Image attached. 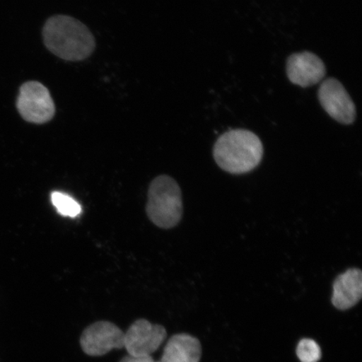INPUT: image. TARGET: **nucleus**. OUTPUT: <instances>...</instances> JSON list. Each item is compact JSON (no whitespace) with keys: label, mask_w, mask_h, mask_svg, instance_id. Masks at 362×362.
Here are the masks:
<instances>
[{"label":"nucleus","mask_w":362,"mask_h":362,"mask_svg":"<svg viewBox=\"0 0 362 362\" xmlns=\"http://www.w3.org/2000/svg\"><path fill=\"white\" fill-rule=\"evenodd\" d=\"M201 357L199 339L191 334H178L166 343L160 362H200Z\"/></svg>","instance_id":"9d476101"},{"label":"nucleus","mask_w":362,"mask_h":362,"mask_svg":"<svg viewBox=\"0 0 362 362\" xmlns=\"http://www.w3.org/2000/svg\"><path fill=\"white\" fill-rule=\"evenodd\" d=\"M296 353L301 362H318L321 358L320 347L311 339H303L298 343Z\"/></svg>","instance_id":"f8f14e48"},{"label":"nucleus","mask_w":362,"mask_h":362,"mask_svg":"<svg viewBox=\"0 0 362 362\" xmlns=\"http://www.w3.org/2000/svg\"><path fill=\"white\" fill-rule=\"evenodd\" d=\"M43 39L49 52L66 61H83L95 49V39L88 27L70 16L49 18L44 25Z\"/></svg>","instance_id":"f257e3e1"},{"label":"nucleus","mask_w":362,"mask_h":362,"mask_svg":"<svg viewBox=\"0 0 362 362\" xmlns=\"http://www.w3.org/2000/svg\"><path fill=\"white\" fill-rule=\"evenodd\" d=\"M362 296V273L350 269L339 274L333 284L332 302L339 310H346L358 304Z\"/></svg>","instance_id":"1a4fd4ad"},{"label":"nucleus","mask_w":362,"mask_h":362,"mask_svg":"<svg viewBox=\"0 0 362 362\" xmlns=\"http://www.w3.org/2000/svg\"><path fill=\"white\" fill-rule=\"evenodd\" d=\"M319 101L325 111L342 124H351L356 119V106L343 85L334 78L323 81L318 92Z\"/></svg>","instance_id":"0eeeda50"},{"label":"nucleus","mask_w":362,"mask_h":362,"mask_svg":"<svg viewBox=\"0 0 362 362\" xmlns=\"http://www.w3.org/2000/svg\"><path fill=\"white\" fill-rule=\"evenodd\" d=\"M16 107L23 119L35 124L48 123L56 112L49 90L35 81H27L21 86Z\"/></svg>","instance_id":"20e7f679"},{"label":"nucleus","mask_w":362,"mask_h":362,"mask_svg":"<svg viewBox=\"0 0 362 362\" xmlns=\"http://www.w3.org/2000/svg\"><path fill=\"white\" fill-rule=\"evenodd\" d=\"M167 338L166 329L160 325H153L147 320H136L124 333V346L129 356H151Z\"/></svg>","instance_id":"39448f33"},{"label":"nucleus","mask_w":362,"mask_h":362,"mask_svg":"<svg viewBox=\"0 0 362 362\" xmlns=\"http://www.w3.org/2000/svg\"><path fill=\"white\" fill-rule=\"evenodd\" d=\"M327 69L324 62L309 52L293 54L287 62V75L292 83L302 88L319 83L325 78Z\"/></svg>","instance_id":"6e6552de"},{"label":"nucleus","mask_w":362,"mask_h":362,"mask_svg":"<svg viewBox=\"0 0 362 362\" xmlns=\"http://www.w3.org/2000/svg\"><path fill=\"white\" fill-rule=\"evenodd\" d=\"M120 362H160L156 361L153 359L152 356L147 357H139V358H136V357L132 356H125L123 359L120 361Z\"/></svg>","instance_id":"ddd939ff"},{"label":"nucleus","mask_w":362,"mask_h":362,"mask_svg":"<svg viewBox=\"0 0 362 362\" xmlns=\"http://www.w3.org/2000/svg\"><path fill=\"white\" fill-rule=\"evenodd\" d=\"M51 199L58 214L63 216L75 218L83 211L80 203L71 197L70 194L62 192H53Z\"/></svg>","instance_id":"9b49d317"},{"label":"nucleus","mask_w":362,"mask_h":362,"mask_svg":"<svg viewBox=\"0 0 362 362\" xmlns=\"http://www.w3.org/2000/svg\"><path fill=\"white\" fill-rule=\"evenodd\" d=\"M214 156L221 170L230 174H245L260 164L264 146L259 136L251 131L233 129L217 139Z\"/></svg>","instance_id":"f03ea898"},{"label":"nucleus","mask_w":362,"mask_h":362,"mask_svg":"<svg viewBox=\"0 0 362 362\" xmlns=\"http://www.w3.org/2000/svg\"><path fill=\"white\" fill-rule=\"evenodd\" d=\"M81 349L90 356H102L123 349L124 333L110 321H98L86 328L80 339Z\"/></svg>","instance_id":"423d86ee"},{"label":"nucleus","mask_w":362,"mask_h":362,"mask_svg":"<svg viewBox=\"0 0 362 362\" xmlns=\"http://www.w3.org/2000/svg\"><path fill=\"white\" fill-rule=\"evenodd\" d=\"M146 214L158 228L171 229L180 223L183 215L182 193L170 176L162 175L149 185Z\"/></svg>","instance_id":"7ed1b4c3"}]
</instances>
